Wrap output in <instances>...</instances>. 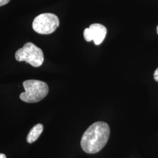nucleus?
<instances>
[{
  "mask_svg": "<svg viewBox=\"0 0 158 158\" xmlns=\"http://www.w3.org/2000/svg\"><path fill=\"white\" fill-rule=\"evenodd\" d=\"M110 134L109 125L105 122L98 121L91 125L82 136L80 145L85 152L93 154L105 147Z\"/></svg>",
  "mask_w": 158,
  "mask_h": 158,
  "instance_id": "1",
  "label": "nucleus"
},
{
  "mask_svg": "<svg viewBox=\"0 0 158 158\" xmlns=\"http://www.w3.org/2000/svg\"><path fill=\"white\" fill-rule=\"evenodd\" d=\"M25 92L22 93L19 98L25 102L34 103L41 101L49 92L48 85L45 82L37 80H28L23 83Z\"/></svg>",
  "mask_w": 158,
  "mask_h": 158,
  "instance_id": "2",
  "label": "nucleus"
},
{
  "mask_svg": "<svg viewBox=\"0 0 158 158\" xmlns=\"http://www.w3.org/2000/svg\"><path fill=\"white\" fill-rule=\"evenodd\" d=\"M15 56L17 61H25L35 68L40 66L44 61L42 49L31 42L25 44L22 48L18 49Z\"/></svg>",
  "mask_w": 158,
  "mask_h": 158,
  "instance_id": "3",
  "label": "nucleus"
},
{
  "mask_svg": "<svg viewBox=\"0 0 158 158\" xmlns=\"http://www.w3.org/2000/svg\"><path fill=\"white\" fill-rule=\"evenodd\" d=\"M59 26V19L52 13H44L35 17L32 28L38 34L48 35L54 32Z\"/></svg>",
  "mask_w": 158,
  "mask_h": 158,
  "instance_id": "4",
  "label": "nucleus"
},
{
  "mask_svg": "<svg viewBox=\"0 0 158 158\" xmlns=\"http://www.w3.org/2000/svg\"><path fill=\"white\" fill-rule=\"evenodd\" d=\"M107 34L106 28L100 23L91 24L90 27L85 29L84 37L86 41H94V44L99 45L106 38Z\"/></svg>",
  "mask_w": 158,
  "mask_h": 158,
  "instance_id": "5",
  "label": "nucleus"
},
{
  "mask_svg": "<svg viewBox=\"0 0 158 158\" xmlns=\"http://www.w3.org/2000/svg\"><path fill=\"white\" fill-rule=\"evenodd\" d=\"M43 130H44L43 125L41 124L35 125L34 127L30 130L27 135V142L29 143H32L36 141L41 135L42 132H43Z\"/></svg>",
  "mask_w": 158,
  "mask_h": 158,
  "instance_id": "6",
  "label": "nucleus"
},
{
  "mask_svg": "<svg viewBox=\"0 0 158 158\" xmlns=\"http://www.w3.org/2000/svg\"><path fill=\"white\" fill-rule=\"evenodd\" d=\"M153 78L155 81H158V68L155 70L153 73Z\"/></svg>",
  "mask_w": 158,
  "mask_h": 158,
  "instance_id": "7",
  "label": "nucleus"
},
{
  "mask_svg": "<svg viewBox=\"0 0 158 158\" xmlns=\"http://www.w3.org/2000/svg\"><path fill=\"white\" fill-rule=\"evenodd\" d=\"M10 1V0H0V6H5L6 4H7Z\"/></svg>",
  "mask_w": 158,
  "mask_h": 158,
  "instance_id": "8",
  "label": "nucleus"
},
{
  "mask_svg": "<svg viewBox=\"0 0 158 158\" xmlns=\"http://www.w3.org/2000/svg\"><path fill=\"white\" fill-rule=\"evenodd\" d=\"M0 158H6V157L4 154L0 153Z\"/></svg>",
  "mask_w": 158,
  "mask_h": 158,
  "instance_id": "9",
  "label": "nucleus"
},
{
  "mask_svg": "<svg viewBox=\"0 0 158 158\" xmlns=\"http://www.w3.org/2000/svg\"><path fill=\"white\" fill-rule=\"evenodd\" d=\"M156 30H157V33L158 34V26L157 27V29H156Z\"/></svg>",
  "mask_w": 158,
  "mask_h": 158,
  "instance_id": "10",
  "label": "nucleus"
}]
</instances>
